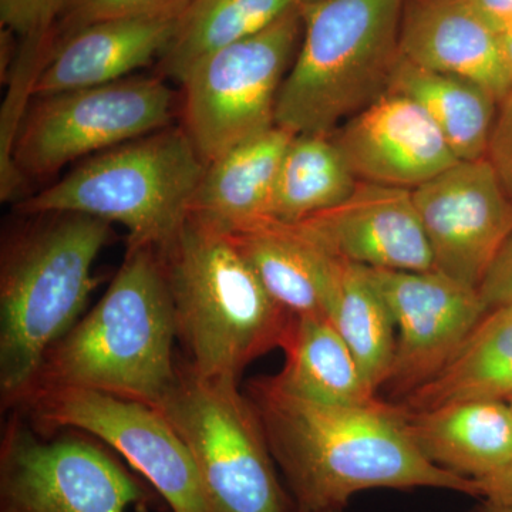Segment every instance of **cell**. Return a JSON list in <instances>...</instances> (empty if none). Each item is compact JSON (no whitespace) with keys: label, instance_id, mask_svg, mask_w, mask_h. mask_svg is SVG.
<instances>
[{"label":"cell","instance_id":"5b68a950","mask_svg":"<svg viewBox=\"0 0 512 512\" xmlns=\"http://www.w3.org/2000/svg\"><path fill=\"white\" fill-rule=\"evenodd\" d=\"M404 0L301 5V46L276 103L293 136L332 134L389 89L400 60Z\"/></svg>","mask_w":512,"mask_h":512},{"label":"cell","instance_id":"5bb4252c","mask_svg":"<svg viewBox=\"0 0 512 512\" xmlns=\"http://www.w3.org/2000/svg\"><path fill=\"white\" fill-rule=\"evenodd\" d=\"M320 251L366 268L434 271L413 190L357 183L336 207L289 225Z\"/></svg>","mask_w":512,"mask_h":512},{"label":"cell","instance_id":"d6986e66","mask_svg":"<svg viewBox=\"0 0 512 512\" xmlns=\"http://www.w3.org/2000/svg\"><path fill=\"white\" fill-rule=\"evenodd\" d=\"M402 409L421 454L448 473L478 481L512 461V414L501 400H463L423 412Z\"/></svg>","mask_w":512,"mask_h":512},{"label":"cell","instance_id":"ac0fdd59","mask_svg":"<svg viewBox=\"0 0 512 512\" xmlns=\"http://www.w3.org/2000/svg\"><path fill=\"white\" fill-rule=\"evenodd\" d=\"M292 138L288 130L274 126L208 164L188 220L228 235L268 222L276 180Z\"/></svg>","mask_w":512,"mask_h":512},{"label":"cell","instance_id":"7402d4cb","mask_svg":"<svg viewBox=\"0 0 512 512\" xmlns=\"http://www.w3.org/2000/svg\"><path fill=\"white\" fill-rule=\"evenodd\" d=\"M512 397V305L488 309L456 355L399 406L423 412L463 400Z\"/></svg>","mask_w":512,"mask_h":512},{"label":"cell","instance_id":"d4e9b609","mask_svg":"<svg viewBox=\"0 0 512 512\" xmlns=\"http://www.w3.org/2000/svg\"><path fill=\"white\" fill-rule=\"evenodd\" d=\"M326 316L379 392L392 369L396 328L366 266L336 259Z\"/></svg>","mask_w":512,"mask_h":512},{"label":"cell","instance_id":"ba28073f","mask_svg":"<svg viewBox=\"0 0 512 512\" xmlns=\"http://www.w3.org/2000/svg\"><path fill=\"white\" fill-rule=\"evenodd\" d=\"M302 33L298 5L261 32L202 57L184 74V128L205 164L276 126L279 92Z\"/></svg>","mask_w":512,"mask_h":512},{"label":"cell","instance_id":"9a60e30c","mask_svg":"<svg viewBox=\"0 0 512 512\" xmlns=\"http://www.w3.org/2000/svg\"><path fill=\"white\" fill-rule=\"evenodd\" d=\"M332 137L363 183L414 190L460 161L423 107L396 90L387 89Z\"/></svg>","mask_w":512,"mask_h":512},{"label":"cell","instance_id":"2e32d148","mask_svg":"<svg viewBox=\"0 0 512 512\" xmlns=\"http://www.w3.org/2000/svg\"><path fill=\"white\" fill-rule=\"evenodd\" d=\"M400 55L481 84L500 103L512 92L501 35L470 0H404Z\"/></svg>","mask_w":512,"mask_h":512},{"label":"cell","instance_id":"f546056e","mask_svg":"<svg viewBox=\"0 0 512 512\" xmlns=\"http://www.w3.org/2000/svg\"><path fill=\"white\" fill-rule=\"evenodd\" d=\"M478 292L488 309L512 305V235L498 252Z\"/></svg>","mask_w":512,"mask_h":512},{"label":"cell","instance_id":"1f68e13d","mask_svg":"<svg viewBox=\"0 0 512 512\" xmlns=\"http://www.w3.org/2000/svg\"><path fill=\"white\" fill-rule=\"evenodd\" d=\"M471 5L498 33L512 26V0H470Z\"/></svg>","mask_w":512,"mask_h":512},{"label":"cell","instance_id":"836d02e7","mask_svg":"<svg viewBox=\"0 0 512 512\" xmlns=\"http://www.w3.org/2000/svg\"><path fill=\"white\" fill-rule=\"evenodd\" d=\"M468 512H512V505H498L483 501V503Z\"/></svg>","mask_w":512,"mask_h":512},{"label":"cell","instance_id":"9c48e42d","mask_svg":"<svg viewBox=\"0 0 512 512\" xmlns=\"http://www.w3.org/2000/svg\"><path fill=\"white\" fill-rule=\"evenodd\" d=\"M148 483L96 441L73 431L39 433L13 410L0 441V512H130Z\"/></svg>","mask_w":512,"mask_h":512},{"label":"cell","instance_id":"f1b7e54d","mask_svg":"<svg viewBox=\"0 0 512 512\" xmlns=\"http://www.w3.org/2000/svg\"><path fill=\"white\" fill-rule=\"evenodd\" d=\"M487 158L512 202V92L498 106Z\"/></svg>","mask_w":512,"mask_h":512},{"label":"cell","instance_id":"cb8c5ba5","mask_svg":"<svg viewBox=\"0 0 512 512\" xmlns=\"http://www.w3.org/2000/svg\"><path fill=\"white\" fill-rule=\"evenodd\" d=\"M357 183L332 134L293 136L276 180L269 221L299 224L345 201Z\"/></svg>","mask_w":512,"mask_h":512},{"label":"cell","instance_id":"d590c367","mask_svg":"<svg viewBox=\"0 0 512 512\" xmlns=\"http://www.w3.org/2000/svg\"><path fill=\"white\" fill-rule=\"evenodd\" d=\"M508 406H510L511 414H512V397L510 400H508Z\"/></svg>","mask_w":512,"mask_h":512},{"label":"cell","instance_id":"83f0119b","mask_svg":"<svg viewBox=\"0 0 512 512\" xmlns=\"http://www.w3.org/2000/svg\"><path fill=\"white\" fill-rule=\"evenodd\" d=\"M190 0H60L59 40L106 20L180 16Z\"/></svg>","mask_w":512,"mask_h":512},{"label":"cell","instance_id":"ffe728a7","mask_svg":"<svg viewBox=\"0 0 512 512\" xmlns=\"http://www.w3.org/2000/svg\"><path fill=\"white\" fill-rule=\"evenodd\" d=\"M265 291L292 316H326L336 258L289 225L268 221L231 235Z\"/></svg>","mask_w":512,"mask_h":512},{"label":"cell","instance_id":"8d00e7d4","mask_svg":"<svg viewBox=\"0 0 512 512\" xmlns=\"http://www.w3.org/2000/svg\"><path fill=\"white\" fill-rule=\"evenodd\" d=\"M326 512H343V510H333V511H326Z\"/></svg>","mask_w":512,"mask_h":512},{"label":"cell","instance_id":"603a6c76","mask_svg":"<svg viewBox=\"0 0 512 512\" xmlns=\"http://www.w3.org/2000/svg\"><path fill=\"white\" fill-rule=\"evenodd\" d=\"M389 89L423 107L458 160L487 157L500 101L481 84L424 69L400 55Z\"/></svg>","mask_w":512,"mask_h":512},{"label":"cell","instance_id":"e575fe53","mask_svg":"<svg viewBox=\"0 0 512 512\" xmlns=\"http://www.w3.org/2000/svg\"><path fill=\"white\" fill-rule=\"evenodd\" d=\"M299 2L303 5V3L315 2V0H299Z\"/></svg>","mask_w":512,"mask_h":512},{"label":"cell","instance_id":"52a82bcc","mask_svg":"<svg viewBox=\"0 0 512 512\" xmlns=\"http://www.w3.org/2000/svg\"><path fill=\"white\" fill-rule=\"evenodd\" d=\"M238 383L201 376L180 359L177 380L156 409L187 447L210 512H298Z\"/></svg>","mask_w":512,"mask_h":512},{"label":"cell","instance_id":"4dcf8cb0","mask_svg":"<svg viewBox=\"0 0 512 512\" xmlns=\"http://www.w3.org/2000/svg\"><path fill=\"white\" fill-rule=\"evenodd\" d=\"M477 497L488 503L512 505V461L493 476L476 481Z\"/></svg>","mask_w":512,"mask_h":512},{"label":"cell","instance_id":"30bf717a","mask_svg":"<svg viewBox=\"0 0 512 512\" xmlns=\"http://www.w3.org/2000/svg\"><path fill=\"white\" fill-rule=\"evenodd\" d=\"M170 117V89L157 79H123L37 97L13 141L15 183L22 173L46 177L77 158L156 133Z\"/></svg>","mask_w":512,"mask_h":512},{"label":"cell","instance_id":"8fae6325","mask_svg":"<svg viewBox=\"0 0 512 512\" xmlns=\"http://www.w3.org/2000/svg\"><path fill=\"white\" fill-rule=\"evenodd\" d=\"M16 410L46 436L72 430L106 444L153 487L171 512H210L187 447L154 407L60 387L33 394Z\"/></svg>","mask_w":512,"mask_h":512},{"label":"cell","instance_id":"8992f818","mask_svg":"<svg viewBox=\"0 0 512 512\" xmlns=\"http://www.w3.org/2000/svg\"><path fill=\"white\" fill-rule=\"evenodd\" d=\"M205 171L185 128H163L84 161L19 210L117 222L127 229L130 247L161 251L187 224Z\"/></svg>","mask_w":512,"mask_h":512},{"label":"cell","instance_id":"e0dca14e","mask_svg":"<svg viewBox=\"0 0 512 512\" xmlns=\"http://www.w3.org/2000/svg\"><path fill=\"white\" fill-rule=\"evenodd\" d=\"M180 16L93 23L63 37L43 64L32 96L89 89L119 82L163 55Z\"/></svg>","mask_w":512,"mask_h":512},{"label":"cell","instance_id":"7c38bea8","mask_svg":"<svg viewBox=\"0 0 512 512\" xmlns=\"http://www.w3.org/2000/svg\"><path fill=\"white\" fill-rule=\"evenodd\" d=\"M434 271L480 289L512 235V202L488 158L457 161L413 190Z\"/></svg>","mask_w":512,"mask_h":512},{"label":"cell","instance_id":"7a4b0ae2","mask_svg":"<svg viewBox=\"0 0 512 512\" xmlns=\"http://www.w3.org/2000/svg\"><path fill=\"white\" fill-rule=\"evenodd\" d=\"M175 339L160 252L128 245L123 265L97 305L47 352L28 399L74 387L156 409L177 380Z\"/></svg>","mask_w":512,"mask_h":512},{"label":"cell","instance_id":"4fadbf2b","mask_svg":"<svg viewBox=\"0 0 512 512\" xmlns=\"http://www.w3.org/2000/svg\"><path fill=\"white\" fill-rule=\"evenodd\" d=\"M367 272L396 328L392 369L382 389L404 399L450 362L488 308L478 289L437 271Z\"/></svg>","mask_w":512,"mask_h":512},{"label":"cell","instance_id":"277c9868","mask_svg":"<svg viewBox=\"0 0 512 512\" xmlns=\"http://www.w3.org/2000/svg\"><path fill=\"white\" fill-rule=\"evenodd\" d=\"M158 252L177 339L195 372L239 382L254 360L281 348L292 315L265 291L231 235L188 220Z\"/></svg>","mask_w":512,"mask_h":512},{"label":"cell","instance_id":"44dd1931","mask_svg":"<svg viewBox=\"0 0 512 512\" xmlns=\"http://www.w3.org/2000/svg\"><path fill=\"white\" fill-rule=\"evenodd\" d=\"M281 349L285 366L272 377L286 392L340 406L380 402L348 343L325 316H291Z\"/></svg>","mask_w":512,"mask_h":512},{"label":"cell","instance_id":"d6a6232c","mask_svg":"<svg viewBox=\"0 0 512 512\" xmlns=\"http://www.w3.org/2000/svg\"><path fill=\"white\" fill-rule=\"evenodd\" d=\"M501 35V46H503V55L505 64H507L508 74L512 83V26L507 30H504Z\"/></svg>","mask_w":512,"mask_h":512},{"label":"cell","instance_id":"6da1fadb","mask_svg":"<svg viewBox=\"0 0 512 512\" xmlns=\"http://www.w3.org/2000/svg\"><path fill=\"white\" fill-rule=\"evenodd\" d=\"M247 396L298 512L345 510L350 498L375 488H437L477 497L476 481L421 454L399 404L315 402L286 392L272 376L249 380Z\"/></svg>","mask_w":512,"mask_h":512},{"label":"cell","instance_id":"484cf974","mask_svg":"<svg viewBox=\"0 0 512 512\" xmlns=\"http://www.w3.org/2000/svg\"><path fill=\"white\" fill-rule=\"evenodd\" d=\"M298 5L299 0H190L161 55V70L181 82L202 57L261 32Z\"/></svg>","mask_w":512,"mask_h":512},{"label":"cell","instance_id":"3957f363","mask_svg":"<svg viewBox=\"0 0 512 512\" xmlns=\"http://www.w3.org/2000/svg\"><path fill=\"white\" fill-rule=\"evenodd\" d=\"M6 241L0 264V399H28L43 360L82 318L99 281L93 266L109 244L110 222L46 214Z\"/></svg>","mask_w":512,"mask_h":512},{"label":"cell","instance_id":"4316f807","mask_svg":"<svg viewBox=\"0 0 512 512\" xmlns=\"http://www.w3.org/2000/svg\"><path fill=\"white\" fill-rule=\"evenodd\" d=\"M60 0H0L2 25L22 37L23 52L16 72V96H32L33 84L53 50Z\"/></svg>","mask_w":512,"mask_h":512}]
</instances>
